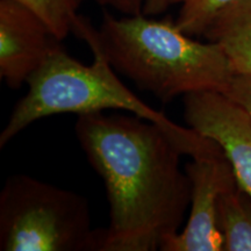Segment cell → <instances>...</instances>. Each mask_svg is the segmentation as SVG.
I'll return each instance as SVG.
<instances>
[{"label":"cell","instance_id":"obj_7","mask_svg":"<svg viewBox=\"0 0 251 251\" xmlns=\"http://www.w3.org/2000/svg\"><path fill=\"white\" fill-rule=\"evenodd\" d=\"M61 42L37 15L15 0H0V78L19 90Z\"/></svg>","mask_w":251,"mask_h":251},{"label":"cell","instance_id":"obj_3","mask_svg":"<svg viewBox=\"0 0 251 251\" xmlns=\"http://www.w3.org/2000/svg\"><path fill=\"white\" fill-rule=\"evenodd\" d=\"M94 36L115 72L163 103L190 93L225 92L235 76L216 43L194 40L170 19L103 12Z\"/></svg>","mask_w":251,"mask_h":251},{"label":"cell","instance_id":"obj_6","mask_svg":"<svg viewBox=\"0 0 251 251\" xmlns=\"http://www.w3.org/2000/svg\"><path fill=\"white\" fill-rule=\"evenodd\" d=\"M191 183L190 215L177 234L166 237L161 251H224V240L216 224L218 199L236 183L225 155L196 157L185 165Z\"/></svg>","mask_w":251,"mask_h":251},{"label":"cell","instance_id":"obj_4","mask_svg":"<svg viewBox=\"0 0 251 251\" xmlns=\"http://www.w3.org/2000/svg\"><path fill=\"white\" fill-rule=\"evenodd\" d=\"M89 200L74 191L13 175L0 192L1 251H99Z\"/></svg>","mask_w":251,"mask_h":251},{"label":"cell","instance_id":"obj_1","mask_svg":"<svg viewBox=\"0 0 251 251\" xmlns=\"http://www.w3.org/2000/svg\"><path fill=\"white\" fill-rule=\"evenodd\" d=\"M75 130L109 206L99 251L159 250L180 230L190 208L179 144L161 126L133 113L80 114Z\"/></svg>","mask_w":251,"mask_h":251},{"label":"cell","instance_id":"obj_11","mask_svg":"<svg viewBox=\"0 0 251 251\" xmlns=\"http://www.w3.org/2000/svg\"><path fill=\"white\" fill-rule=\"evenodd\" d=\"M234 0H174L180 4L176 25L190 36H203L214 18Z\"/></svg>","mask_w":251,"mask_h":251},{"label":"cell","instance_id":"obj_8","mask_svg":"<svg viewBox=\"0 0 251 251\" xmlns=\"http://www.w3.org/2000/svg\"><path fill=\"white\" fill-rule=\"evenodd\" d=\"M203 36L222 49L235 75H251V0H234Z\"/></svg>","mask_w":251,"mask_h":251},{"label":"cell","instance_id":"obj_2","mask_svg":"<svg viewBox=\"0 0 251 251\" xmlns=\"http://www.w3.org/2000/svg\"><path fill=\"white\" fill-rule=\"evenodd\" d=\"M74 33L92 50L93 63L83 64L69 55L62 46L54 50L28 80L27 93L14 106L0 133V148L41 119L64 113L80 115L122 109L161 126L191 158L224 155L214 141L188 126L176 124L165 113L149 106L127 89L102 54L94 36V27L89 20L79 15Z\"/></svg>","mask_w":251,"mask_h":251},{"label":"cell","instance_id":"obj_13","mask_svg":"<svg viewBox=\"0 0 251 251\" xmlns=\"http://www.w3.org/2000/svg\"><path fill=\"white\" fill-rule=\"evenodd\" d=\"M102 6H108L122 14L137 15L142 14L143 5L146 0H96Z\"/></svg>","mask_w":251,"mask_h":251},{"label":"cell","instance_id":"obj_12","mask_svg":"<svg viewBox=\"0 0 251 251\" xmlns=\"http://www.w3.org/2000/svg\"><path fill=\"white\" fill-rule=\"evenodd\" d=\"M251 118V75H235L224 92Z\"/></svg>","mask_w":251,"mask_h":251},{"label":"cell","instance_id":"obj_10","mask_svg":"<svg viewBox=\"0 0 251 251\" xmlns=\"http://www.w3.org/2000/svg\"><path fill=\"white\" fill-rule=\"evenodd\" d=\"M33 11L59 41L74 33L83 0H15Z\"/></svg>","mask_w":251,"mask_h":251},{"label":"cell","instance_id":"obj_14","mask_svg":"<svg viewBox=\"0 0 251 251\" xmlns=\"http://www.w3.org/2000/svg\"><path fill=\"white\" fill-rule=\"evenodd\" d=\"M171 5H174V0H146L142 14L147 17H155L164 13Z\"/></svg>","mask_w":251,"mask_h":251},{"label":"cell","instance_id":"obj_5","mask_svg":"<svg viewBox=\"0 0 251 251\" xmlns=\"http://www.w3.org/2000/svg\"><path fill=\"white\" fill-rule=\"evenodd\" d=\"M187 126L218 143L238 186L251 198V118L224 92L206 91L183 97Z\"/></svg>","mask_w":251,"mask_h":251},{"label":"cell","instance_id":"obj_9","mask_svg":"<svg viewBox=\"0 0 251 251\" xmlns=\"http://www.w3.org/2000/svg\"><path fill=\"white\" fill-rule=\"evenodd\" d=\"M216 224L224 251H251V198L237 183L220 194Z\"/></svg>","mask_w":251,"mask_h":251}]
</instances>
